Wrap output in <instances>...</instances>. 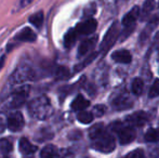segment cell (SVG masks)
I'll list each match as a JSON object with an SVG mask.
<instances>
[{
    "label": "cell",
    "mask_w": 159,
    "mask_h": 158,
    "mask_svg": "<svg viewBox=\"0 0 159 158\" xmlns=\"http://www.w3.org/2000/svg\"><path fill=\"white\" fill-rule=\"evenodd\" d=\"M147 120H148V116L146 113L143 111H139V112L129 115L126 118V122L130 124V127H142L143 124H146Z\"/></svg>",
    "instance_id": "obj_9"
},
{
    "label": "cell",
    "mask_w": 159,
    "mask_h": 158,
    "mask_svg": "<svg viewBox=\"0 0 159 158\" xmlns=\"http://www.w3.org/2000/svg\"><path fill=\"white\" fill-rule=\"evenodd\" d=\"M30 87L27 86V84H21L19 89H16L12 93V97H11V100L9 102V107L17 108L23 105L27 100L28 94H30Z\"/></svg>",
    "instance_id": "obj_4"
},
{
    "label": "cell",
    "mask_w": 159,
    "mask_h": 158,
    "mask_svg": "<svg viewBox=\"0 0 159 158\" xmlns=\"http://www.w3.org/2000/svg\"><path fill=\"white\" fill-rule=\"evenodd\" d=\"M15 39L23 42H34L37 39V36H36L35 32L33 29H30V27H25L16 35Z\"/></svg>",
    "instance_id": "obj_13"
},
{
    "label": "cell",
    "mask_w": 159,
    "mask_h": 158,
    "mask_svg": "<svg viewBox=\"0 0 159 158\" xmlns=\"http://www.w3.org/2000/svg\"><path fill=\"white\" fill-rule=\"evenodd\" d=\"M43 20H44L43 12H42V11H38V12L30 15L28 21H30V23L35 26L36 28L40 29V28L42 27V24H43Z\"/></svg>",
    "instance_id": "obj_17"
},
{
    "label": "cell",
    "mask_w": 159,
    "mask_h": 158,
    "mask_svg": "<svg viewBox=\"0 0 159 158\" xmlns=\"http://www.w3.org/2000/svg\"><path fill=\"white\" fill-rule=\"evenodd\" d=\"M118 35H119V27H118L117 22H114L111 24V26L108 28L107 33L105 34L103 41L101 43V50L102 52H107L109 49L113 47V44L116 42V40L118 38Z\"/></svg>",
    "instance_id": "obj_5"
},
{
    "label": "cell",
    "mask_w": 159,
    "mask_h": 158,
    "mask_svg": "<svg viewBox=\"0 0 159 158\" xmlns=\"http://www.w3.org/2000/svg\"><path fill=\"white\" fill-rule=\"evenodd\" d=\"M6 126H7V122L4 121V119L0 116V133H2L6 129Z\"/></svg>",
    "instance_id": "obj_33"
},
{
    "label": "cell",
    "mask_w": 159,
    "mask_h": 158,
    "mask_svg": "<svg viewBox=\"0 0 159 158\" xmlns=\"http://www.w3.org/2000/svg\"><path fill=\"white\" fill-rule=\"evenodd\" d=\"M92 147L98 152L102 153H111L116 147V143L114 137L109 133L104 132L101 137L94 140L92 144Z\"/></svg>",
    "instance_id": "obj_3"
},
{
    "label": "cell",
    "mask_w": 159,
    "mask_h": 158,
    "mask_svg": "<svg viewBox=\"0 0 159 158\" xmlns=\"http://www.w3.org/2000/svg\"><path fill=\"white\" fill-rule=\"evenodd\" d=\"M96 41H98V37L94 36L92 38H88L80 43L79 49H78V56H84L88 52H90L93 48H94Z\"/></svg>",
    "instance_id": "obj_12"
},
{
    "label": "cell",
    "mask_w": 159,
    "mask_h": 158,
    "mask_svg": "<svg viewBox=\"0 0 159 158\" xmlns=\"http://www.w3.org/2000/svg\"><path fill=\"white\" fill-rule=\"evenodd\" d=\"M65 156H66L65 151L60 150L52 144L44 146L40 152V158H64Z\"/></svg>",
    "instance_id": "obj_10"
},
{
    "label": "cell",
    "mask_w": 159,
    "mask_h": 158,
    "mask_svg": "<svg viewBox=\"0 0 159 158\" xmlns=\"http://www.w3.org/2000/svg\"><path fill=\"white\" fill-rule=\"evenodd\" d=\"M129 101V97H119L115 101V105L117 106L116 108H119V110H124V108H130V106L132 104H128Z\"/></svg>",
    "instance_id": "obj_26"
},
{
    "label": "cell",
    "mask_w": 159,
    "mask_h": 158,
    "mask_svg": "<svg viewBox=\"0 0 159 158\" xmlns=\"http://www.w3.org/2000/svg\"><path fill=\"white\" fill-rule=\"evenodd\" d=\"M55 76H57V79H65L69 76V72L66 67H59L57 70H55Z\"/></svg>",
    "instance_id": "obj_28"
},
{
    "label": "cell",
    "mask_w": 159,
    "mask_h": 158,
    "mask_svg": "<svg viewBox=\"0 0 159 158\" xmlns=\"http://www.w3.org/2000/svg\"><path fill=\"white\" fill-rule=\"evenodd\" d=\"M159 95V79H155L153 86H152L151 90L148 92V97L154 99V97H158Z\"/></svg>",
    "instance_id": "obj_27"
},
{
    "label": "cell",
    "mask_w": 159,
    "mask_h": 158,
    "mask_svg": "<svg viewBox=\"0 0 159 158\" xmlns=\"http://www.w3.org/2000/svg\"><path fill=\"white\" fill-rule=\"evenodd\" d=\"M139 16H140V8L135 6L124 16V19H122V25L125 27H132V26H134V24H135Z\"/></svg>",
    "instance_id": "obj_11"
},
{
    "label": "cell",
    "mask_w": 159,
    "mask_h": 158,
    "mask_svg": "<svg viewBox=\"0 0 159 158\" xmlns=\"http://www.w3.org/2000/svg\"><path fill=\"white\" fill-rule=\"evenodd\" d=\"M118 132V139L121 145H126L129 144L135 139L136 133L135 130L133 129V127H124V128H120L119 130H117Z\"/></svg>",
    "instance_id": "obj_8"
},
{
    "label": "cell",
    "mask_w": 159,
    "mask_h": 158,
    "mask_svg": "<svg viewBox=\"0 0 159 158\" xmlns=\"http://www.w3.org/2000/svg\"><path fill=\"white\" fill-rule=\"evenodd\" d=\"M12 151V143L7 139L0 140V153L2 154H9Z\"/></svg>",
    "instance_id": "obj_24"
},
{
    "label": "cell",
    "mask_w": 159,
    "mask_h": 158,
    "mask_svg": "<svg viewBox=\"0 0 159 158\" xmlns=\"http://www.w3.org/2000/svg\"><path fill=\"white\" fill-rule=\"evenodd\" d=\"M143 88H144V84H143L142 79L141 78H135L132 81V92L134 93L135 95H141L143 92Z\"/></svg>",
    "instance_id": "obj_23"
},
{
    "label": "cell",
    "mask_w": 159,
    "mask_h": 158,
    "mask_svg": "<svg viewBox=\"0 0 159 158\" xmlns=\"http://www.w3.org/2000/svg\"><path fill=\"white\" fill-rule=\"evenodd\" d=\"M4 62H6V56H1L0 57V70H1L2 67H3V64H4Z\"/></svg>",
    "instance_id": "obj_34"
},
{
    "label": "cell",
    "mask_w": 159,
    "mask_h": 158,
    "mask_svg": "<svg viewBox=\"0 0 159 158\" xmlns=\"http://www.w3.org/2000/svg\"><path fill=\"white\" fill-rule=\"evenodd\" d=\"M37 134H41L42 135L41 138H39V139H38V141H39V142L47 141V140H50L51 138H52V133H51L48 129H42L41 131L37 132Z\"/></svg>",
    "instance_id": "obj_30"
},
{
    "label": "cell",
    "mask_w": 159,
    "mask_h": 158,
    "mask_svg": "<svg viewBox=\"0 0 159 158\" xmlns=\"http://www.w3.org/2000/svg\"><path fill=\"white\" fill-rule=\"evenodd\" d=\"M105 113V107L103 105H96L94 108H93V116H95L96 117H101L103 114Z\"/></svg>",
    "instance_id": "obj_31"
},
{
    "label": "cell",
    "mask_w": 159,
    "mask_h": 158,
    "mask_svg": "<svg viewBox=\"0 0 159 158\" xmlns=\"http://www.w3.org/2000/svg\"><path fill=\"white\" fill-rule=\"evenodd\" d=\"M77 38H78V35H77V33H76V30L74 29V28L69 29L64 36V47L67 49L71 48V47L75 44Z\"/></svg>",
    "instance_id": "obj_18"
},
{
    "label": "cell",
    "mask_w": 159,
    "mask_h": 158,
    "mask_svg": "<svg viewBox=\"0 0 159 158\" xmlns=\"http://www.w3.org/2000/svg\"><path fill=\"white\" fill-rule=\"evenodd\" d=\"M37 78V73L30 65H21L14 70L9 79L11 86H21L27 81H32Z\"/></svg>",
    "instance_id": "obj_2"
},
{
    "label": "cell",
    "mask_w": 159,
    "mask_h": 158,
    "mask_svg": "<svg viewBox=\"0 0 159 158\" xmlns=\"http://www.w3.org/2000/svg\"><path fill=\"white\" fill-rule=\"evenodd\" d=\"M96 56H98V52H93V53H91L90 55H88V56L84 59V61H82L81 63H79L78 65L75 66V72H79V70H84V68L86 67V66H88L91 62L94 61Z\"/></svg>",
    "instance_id": "obj_21"
},
{
    "label": "cell",
    "mask_w": 159,
    "mask_h": 158,
    "mask_svg": "<svg viewBox=\"0 0 159 158\" xmlns=\"http://www.w3.org/2000/svg\"><path fill=\"white\" fill-rule=\"evenodd\" d=\"M111 59L115 62L118 63H122V64H129L132 61V56L131 53L128 50H118L111 54Z\"/></svg>",
    "instance_id": "obj_14"
},
{
    "label": "cell",
    "mask_w": 159,
    "mask_h": 158,
    "mask_svg": "<svg viewBox=\"0 0 159 158\" xmlns=\"http://www.w3.org/2000/svg\"><path fill=\"white\" fill-rule=\"evenodd\" d=\"M20 151L23 155H33L37 151V146L33 145L26 138H22L20 140Z\"/></svg>",
    "instance_id": "obj_15"
},
{
    "label": "cell",
    "mask_w": 159,
    "mask_h": 158,
    "mask_svg": "<svg viewBox=\"0 0 159 158\" xmlns=\"http://www.w3.org/2000/svg\"><path fill=\"white\" fill-rule=\"evenodd\" d=\"M96 27H98V22L94 19H88L86 21L81 22V23L77 24L74 29L76 30L78 37L79 36H88L95 32Z\"/></svg>",
    "instance_id": "obj_7"
},
{
    "label": "cell",
    "mask_w": 159,
    "mask_h": 158,
    "mask_svg": "<svg viewBox=\"0 0 159 158\" xmlns=\"http://www.w3.org/2000/svg\"><path fill=\"white\" fill-rule=\"evenodd\" d=\"M126 158H145L144 151L141 150V148L133 150L132 152H130L129 154H127Z\"/></svg>",
    "instance_id": "obj_29"
},
{
    "label": "cell",
    "mask_w": 159,
    "mask_h": 158,
    "mask_svg": "<svg viewBox=\"0 0 159 158\" xmlns=\"http://www.w3.org/2000/svg\"><path fill=\"white\" fill-rule=\"evenodd\" d=\"M89 105H90V102L88 100L84 99L82 95H77L71 103V110L75 112H80V111H84Z\"/></svg>",
    "instance_id": "obj_16"
},
{
    "label": "cell",
    "mask_w": 159,
    "mask_h": 158,
    "mask_svg": "<svg viewBox=\"0 0 159 158\" xmlns=\"http://www.w3.org/2000/svg\"><path fill=\"white\" fill-rule=\"evenodd\" d=\"M34 0H21L20 1V8H25V7L30 6Z\"/></svg>",
    "instance_id": "obj_32"
},
{
    "label": "cell",
    "mask_w": 159,
    "mask_h": 158,
    "mask_svg": "<svg viewBox=\"0 0 159 158\" xmlns=\"http://www.w3.org/2000/svg\"><path fill=\"white\" fill-rule=\"evenodd\" d=\"M28 112L30 116L38 120H46L52 114V105L47 97H39L28 103Z\"/></svg>",
    "instance_id": "obj_1"
},
{
    "label": "cell",
    "mask_w": 159,
    "mask_h": 158,
    "mask_svg": "<svg viewBox=\"0 0 159 158\" xmlns=\"http://www.w3.org/2000/svg\"><path fill=\"white\" fill-rule=\"evenodd\" d=\"M24 117L22 113L20 112H13L7 118V127L10 131L12 132H17V131L22 130L24 127Z\"/></svg>",
    "instance_id": "obj_6"
},
{
    "label": "cell",
    "mask_w": 159,
    "mask_h": 158,
    "mask_svg": "<svg viewBox=\"0 0 159 158\" xmlns=\"http://www.w3.org/2000/svg\"><path fill=\"white\" fill-rule=\"evenodd\" d=\"M145 140L147 142H158L159 141V129L151 128L145 133Z\"/></svg>",
    "instance_id": "obj_22"
},
{
    "label": "cell",
    "mask_w": 159,
    "mask_h": 158,
    "mask_svg": "<svg viewBox=\"0 0 159 158\" xmlns=\"http://www.w3.org/2000/svg\"><path fill=\"white\" fill-rule=\"evenodd\" d=\"M104 132H105V129H104L103 124H96L90 129V131H89V137H90V139L95 140V139H98V137H101Z\"/></svg>",
    "instance_id": "obj_20"
},
{
    "label": "cell",
    "mask_w": 159,
    "mask_h": 158,
    "mask_svg": "<svg viewBox=\"0 0 159 158\" xmlns=\"http://www.w3.org/2000/svg\"><path fill=\"white\" fill-rule=\"evenodd\" d=\"M93 118H94V116H93L92 113L87 112V111H80L77 115L78 121L81 122V124H91V122L93 121Z\"/></svg>",
    "instance_id": "obj_19"
},
{
    "label": "cell",
    "mask_w": 159,
    "mask_h": 158,
    "mask_svg": "<svg viewBox=\"0 0 159 158\" xmlns=\"http://www.w3.org/2000/svg\"><path fill=\"white\" fill-rule=\"evenodd\" d=\"M153 9H154V0H146L144 2V6H143V12H142L143 17L148 16L149 13L153 11Z\"/></svg>",
    "instance_id": "obj_25"
}]
</instances>
